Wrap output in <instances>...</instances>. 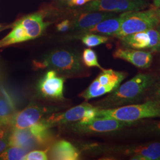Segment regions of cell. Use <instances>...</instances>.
<instances>
[{
    "label": "cell",
    "instance_id": "cell-25",
    "mask_svg": "<svg viewBox=\"0 0 160 160\" xmlns=\"http://www.w3.org/2000/svg\"><path fill=\"white\" fill-rule=\"evenodd\" d=\"M12 126L0 125V153L4 151L9 145V137Z\"/></svg>",
    "mask_w": 160,
    "mask_h": 160
},
{
    "label": "cell",
    "instance_id": "cell-3",
    "mask_svg": "<svg viewBox=\"0 0 160 160\" xmlns=\"http://www.w3.org/2000/svg\"><path fill=\"white\" fill-rule=\"evenodd\" d=\"M160 23L156 9L123 12L120 29L114 36L120 39L129 34L154 28Z\"/></svg>",
    "mask_w": 160,
    "mask_h": 160
},
{
    "label": "cell",
    "instance_id": "cell-8",
    "mask_svg": "<svg viewBox=\"0 0 160 160\" xmlns=\"http://www.w3.org/2000/svg\"><path fill=\"white\" fill-rule=\"evenodd\" d=\"M63 82L62 78L58 77L55 71L51 70L40 80L38 87L43 96L62 99L63 97Z\"/></svg>",
    "mask_w": 160,
    "mask_h": 160
},
{
    "label": "cell",
    "instance_id": "cell-14",
    "mask_svg": "<svg viewBox=\"0 0 160 160\" xmlns=\"http://www.w3.org/2000/svg\"><path fill=\"white\" fill-rule=\"evenodd\" d=\"M50 155L52 160H76L80 157L78 150L70 142L63 140L53 146Z\"/></svg>",
    "mask_w": 160,
    "mask_h": 160
},
{
    "label": "cell",
    "instance_id": "cell-28",
    "mask_svg": "<svg viewBox=\"0 0 160 160\" xmlns=\"http://www.w3.org/2000/svg\"><path fill=\"white\" fill-rule=\"evenodd\" d=\"M98 110H99L98 108L94 107V106H92V108L87 109L85 112L84 116L80 120L79 123H86L93 120L97 117V113Z\"/></svg>",
    "mask_w": 160,
    "mask_h": 160
},
{
    "label": "cell",
    "instance_id": "cell-33",
    "mask_svg": "<svg viewBox=\"0 0 160 160\" xmlns=\"http://www.w3.org/2000/svg\"><path fill=\"white\" fill-rule=\"evenodd\" d=\"M12 28V24H10V25H4V24H0V32L1 31H3L6 29H9Z\"/></svg>",
    "mask_w": 160,
    "mask_h": 160
},
{
    "label": "cell",
    "instance_id": "cell-9",
    "mask_svg": "<svg viewBox=\"0 0 160 160\" xmlns=\"http://www.w3.org/2000/svg\"><path fill=\"white\" fill-rule=\"evenodd\" d=\"M122 150L123 154L131 156V160H160V142L126 146Z\"/></svg>",
    "mask_w": 160,
    "mask_h": 160
},
{
    "label": "cell",
    "instance_id": "cell-27",
    "mask_svg": "<svg viewBox=\"0 0 160 160\" xmlns=\"http://www.w3.org/2000/svg\"><path fill=\"white\" fill-rule=\"evenodd\" d=\"M47 151H33L26 155L25 160H48Z\"/></svg>",
    "mask_w": 160,
    "mask_h": 160
},
{
    "label": "cell",
    "instance_id": "cell-23",
    "mask_svg": "<svg viewBox=\"0 0 160 160\" xmlns=\"http://www.w3.org/2000/svg\"><path fill=\"white\" fill-rule=\"evenodd\" d=\"M81 40L86 46L92 48L106 43L109 40V38L106 36L92 33H87L81 38Z\"/></svg>",
    "mask_w": 160,
    "mask_h": 160
},
{
    "label": "cell",
    "instance_id": "cell-37",
    "mask_svg": "<svg viewBox=\"0 0 160 160\" xmlns=\"http://www.w3.org/2000/svg\"><path fill=\"white\" fill-rule=\"evenodd\" d=\"M156 12H157V13L158 17H160V8H157Z\"/></svg>",
    "mask_w": 160,
    "mask_h": 160
},
{
    "label": "cell",
    "instance_id": "cell-31",
    "mask_svg": "<svg viewBox=\"0 0 160 160\" xmlns=\"http://www.w3.org/2000/svg\"><path fill=\"white\" fill-rule=\"evenodd\" d=\"M154 97L158 101H160V83L156 85L154 91Z\"/></svg>",
    "mask_w": 160,
    "mask_h": 160
},
{
    "label": "cell",
    "instance_id": "cell-1",
    "mask_svg": "<svg viewBox=\"0 0 160 160\" xmlns=\"http://www.w3.org/2000/svg\"><path fill=\"white\" fill-rule=\"evenodd\" d=\"M154 77L149 74H138L119 86L103 100L104 107L124 106L135 102L154 83Z\"/></svg>",
    "mask_w": 160,
    "mask_h": 160
},
{
    "label": "cell",
    "instance_id": "cell-32",
    "mask_svg": "<svg viewBox=\"0 0 160 160\" xmlns=\"http://www.w3.org/2000/svg\"><path fill=\"white\" fill-rule=\"evenodd\" d=\"M157 30L159 32L160 34V38H159V41L158 44L154 46V48H152L151 49V52H160V23L158 24V26L157 28Z\"/></svg>",
    "mask_w": 160,
    "mask_h": 160
},
{
    "label": "cell",
    "instance_id": "cell-4",
    "mask_svg": "<svg viewBox=\"0 0 160 160\" xmlns=\"http://www.w3.org/2000/svg\"><path fill=\"white\" fill-rule=\"evenodd\" d=\"M147 4V0H94L86 4L83 11L125 12L139 11Z\"/></svg>",
    "mask_w": 160,
    "mask_h": 160
},
{
    "label": "cell",
    "instance_id": "cell-21",
    "mask_svg": "<svg viewBox=\"0 0 160 160\" xmlns=\"http://www.w3.org/2000/svg\"><path fill=\"white\" fill-rule=\"evenodd\" d=\"M114 90L112 87L102 86L98 81L95 79L86 90L80 94V96L85 98L86 100H88L92 98L102 96Z\"/></svg>",
    "mask_w": 160,
    "mask_h": 160
},
{
    "label": "cell",
    "instance_id": "cell-17",
    "mask_svg": "<svg viewBox=\"0 0 160 160\" xmlns=\"http://www.w3.org/2000/svg\"><path fill=\"white\" fill-rule=\"evenodd\" d=\"M123 20V12L118 17L109 18L98 23L94 26L84 30L86 33L115 36L120 29V24Z\"/></svg>",
    "mask_w": 160,
    "mask_h": 160
},
{
    "label": "cell",
    "instance_id": "cell-11",
    "mask_svg": "<svg viewBox=\"0 0 160 160\" xmlns=\"http://www.w3.org/2000/svg\"><path fill=\"white\" fill-rule=\"evenodd\" d=\"M44 110L36 106H30L16 113L12 121V127L14 129H24L32 126L38 122L43 114Z\"/></svg>",
    "mask_w": 160,
    "mask_h": 160
},
{
    "label": "cell",
    "instance_id": "cell-15",
    "mask_svg": "<svg viewBox=\"0 0 160 160\" xmlns=\"http://www.w3.org/2000/svg\"><path fill=\"white\" fill-rule=\"evenodd\" d=\"M14 105L6 90L0 88V125L12 126L15 115Z\"/></svg>",
    "mask_w": 160,
    "mask_h": 160
},
{
    "label": "cell",
    "instance_id": "cell-20",
    "mask_svg": "<svg viewBox=\"0 0 160 160\" xmlns=\"http://www.w3.org/2000/svg\"><path fill=\"white\" fill-rule=\"evenodd\" d=\"M10 33L0 40V48L29 40L26 31L16 22L12 24Z\"/></svg>",
    "mask_w": 160,
    "mask_h": 160
},
{
    "label": "cell",
    "instance_id": "cell-24",
    "mask_svg": "<svg viewBox=\"0 0 160 160\" xmlns=\"http://www.w3.org/2000/svg\"><path fill=\"white\" fill-rule=\"evenodd\" d=\"M82 61L87 67H97L103 70L98 61V58L96 52L90 48L86 49L82 53Z\"/></svg>",
    "mask_w": 160,
    "mask_h": 160
},
{
    "label": "cell",
    "instance_id": "cell-22",
    "mask_svg": "<svg viewBox=\"0 0 160 160\" xmlns=\"http://www.w3.org/2000/svg\"><path fill=\"white\" fill-rule=\"evenodd\" d=\"M28 151L20 147L10 146L0 153V160H23Z\"/></svg>",
    "mask_w": 160,
    "mask_h": 160
},
{
    "label": "cell",
    "instance_id": "cell-34",
    "mask_svg": "<svg viewBox=\"0 0 160 160\" xmlns=\"http://www.w3.org/2000/svg\"><path fill=\"white\" fill-rule=\"evenodd\" d=\"M154 5L157 8H160V0H154Z\"/></svg>",
    "mask_w": 160,
    "mask_h": 160
},
{
    "label": "cell",
    "instance_id": "cell-16",
    "mask_svg": "<svg viewBox=\"0 0 160 160\" xmlns=\"http://www.w3.org/2000/svg\"><path fill=\"white\" fill-rule=\"evenodd\" d=\"M92 106V105L88 103H82L79 106L69 109L65 113L52 116L46 122L49 124L51 123H66L68 122L78 121L83 118L86 110Z\"/></svg>",
    "mask_w": 160,
    "mask_h": 160
},
{
    "label": "cell",
    "instance_id": "cell-5",
    "mask_svg": "<svg viewBox=\"0 0 160 160\" xmlns=\"http://www.w3.org/2000/svg\"><path fill=\"white\" fill-rule=\"evenodd\" d=\"M38 63L40 67H50L65 74L78 73L82 68L79 57L65 50L52 52L46 56L43 62Z\"/></svg>",
    "mask_w": 160,
    "mask_h": 160
},
{
    "label": "cell",
    "instance_id": "cell-19",
    "mask_svg": "<svg viewBox=\"0 0 160 160\" xmlns=\"http://www.w3.org/2000/svg\"><path fill=\"white\" fill-rule=\"evenodd\" d=\"M122 43L132 49L150 48V39L147 30L129 34L120 38Z\"/></svg>",
    "mask_w": 160,
    "mask_h": 160
},
{
    "label": "cell",
    "instance_id": "cell-36",
    "mask_svg": "<svg viewBox=\"0 0 160 160\" xmlns=\"http://www.w3.org/2000/svg\"><path fill=\"white\" fill-rule=\"evenodd\" d=\"M65 2H67L68 4V5H70V4L71 3V2L72 1V0H63Z\"/></svg>",
    "mask_w": 160,
    "mask_h": 160
},
{
    "label": "cell",
    "instance_id": "cell-13",
    "mask_svg": "<svg viewBox=\"0 0 160 160\" xmlns=\"http://www.w3.org/2000/svg\"><path fill=\"white\" fill-rule=\"evenodd\" d=\"M113 17H115V15L110 12H86V13L81 14L75 20V28L76 29L86 30L103 20Z\"/></svg>",
    "mask_w": 160,
    "mask_h": 160
},
{
    "label": "cell",
    "instance_id": "cell-30",
    "mask_svg": "<svg viewBox=\"0 0 160 160\" xmlns=\"http://www.w3.org/2000/svg\"><path fill=\"white\" fill-rule=\"evenodd\" d=\"M69 27H70V22L68 20H65L57 25L58 31L61 32L67 31L69 29Z\"/></svg>",
    "mask_w": 160,
    "mask_h": 160
},
{
    "label": "cell",
    "instance_id": "cell-35",
    "mask_svg": "<svg viewBox=\"0 0 160 160\" xmlns=\"http://www.w3.org/2000/svg\"><path fill=\"white\" fill-rule=\"evenodd\" d=\"M2 78H3V72L2 71V68L0 67V82H1Z\"/></svg>",
    "mask_w": 160,
    "mask_h": 160
},
{
    "label": "cell",
    "instance_id": "cell-10",
    "mask_svg": "<svg viewBox=\"0 0 160 160\" xmlns=\"http://www.w3.org/2000/svg\"><path fill=\"white\" fill-rule=\"evenodd\" d=\"M44 16L43 12H38L28 15L16 21L26 31L29 40L40 36L49 24V22L44 21Z\"/></svg>",
    "mask_w": 160,
    "mask_h": 160
},
{
    "label": "cell",
    "instance_id": "cell-2",
    "mask_svg": "<svg viewBox=\"0 0 160 160\" xmlns=\"http://www.w3.org/2000/svg\"><path fill=\"white\" fill-rule=\"evenodd\" d=\"M97 117L133 122L147 118H160V101L151 100L141 104L99 109Z\"/></svg>",
    "mask_w": 160,
    "mask_h": 160
},
{
    "label": "cell",
    "instance_id": "cell-18",
    "mask_svg": "<svg viewBox=\"0 0 160 160\" xmlns=\"http://www.w3.org/2000/svg\"><path fill=\"white\" fill-rule=\"evenodd\" d=\"M126 73L113 69H104L96 78L102 86L116 89L126 78Z\"/></svg>",
    "mask_w": 160,
    "mask_h": 160
},
{
    "label": "cell",
    "instance_id": "cell-29",
    "mask_svg": "<svg viewBox=\"0 0 160 160\" xmlns=\"http://www.w3.org/2000/svg\"><path fill=\"white\" fill-rule=\"evenodd\" d=\"M147 32L149 36L150 39V48L152 49L154 46H156L159 41L160 34L157 29H155L154 28L148 29L147 30Z\"/></svg>",
    "mask_w": 160,
    "mask_h": 160
},
{
    "label": "cell",
    "instance_id": "cell-26",
    "mask_svg": "<svg viewBox=\"0 0 160 160\" xmlns=\"http://www.w3.org/2000/svg\"><path fill=\"white\" fill-rule=\"evenodd\" d=\"M139 131L145 134L160 135V120L151 122L148 125L140 128Z\"/></svg>",
    "mask_w": 160,
    "mask_h": 160
},
{
    "label": "cell",
    "instance_id": "cell-12",
    "mask_svg": "<svg viewBox=\"0 0 160 160\" xmlns=\"http://www.w3.org/2000/svg\"><path fill=\"white\" fill-rule=\"evenodd\" d=\"M17 147L27 151L40 146V143L29 128L24 129L12 128L9 137L8 147Z\"/></svg>",
    "mask_w": 160,
    "mask_h": 160
},
{
    "label": "cell",
    "instance_id": "cell-6",
    "mask_svg": "<svg viewBox=\"0 0 160 160\" xmlns=\"http://www.w3.org/2000/svg\"><path fill=\"white\" fill-rule=\"evenodd\" d=\"M136 124L133 122H123L107 118H96L90 122L77 124L78 129L86 133H106L116 131Z\"/></svg>",
    "mask_w": 160,
    "mask_h": 160
},
{
    "label": "cell",
    "instance_id": "cell-7",
    "mask_svg": "<svg viewBox=\"0 0 160 160\" xmlns=\"http://www.w3.org/2000/svg\"><path fill=\"white\" fill-rule=\"evenodd\" d=\"M113 57L124 60L138 68H148L152 62L151 52L142 51L135 49L118 48L114 52Z\"/></svg>",
    "mask_w": 160,
    "mask_h": 160
}]
</instances>
